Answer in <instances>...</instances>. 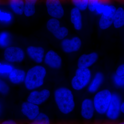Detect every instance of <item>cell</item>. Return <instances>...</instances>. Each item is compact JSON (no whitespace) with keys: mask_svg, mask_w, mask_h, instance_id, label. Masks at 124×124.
<instances>
[{"mask_svg":"<svg viewBox=\"0 0 124 124\" xmlns=\"http://www.w3.org/2000/svg\"><path fill=\"white\" fill-rule=\"evenodd\" d=\"M14 68L11 63L0 62V76L8 77Z\"/></svg>","mask_w":124,"mask_h":124,"instance_id":"obj_22","label":"cell"},{"mask_svg":"<svg viewBox=\"0 0 124 124\" xmlns=\"http://www.w3.org/2000/svg\"><path fill=\"white\" fill-rule=\"evenodd\" d=\"M104 80V75L101 72H98L95 73L88 86L89 92L91 93L97 92L103 83Z\"/></svg>","mask_w":124,"mask_h":124,"instance_id":"obj_17","label":"cell"},{"mask_svg":"<svg viewBox=\"0 0 124 124\" xmlns=\"http://www.w3.org/2000/svg\"><path fill=\"white\" fill-rule=\"evenodd\" d=\"M12 38L10 33L7 31L0 32V47L5 49L10 46Z\"/></svg>","mask_w":124,"mask_h":124,"instance_id":"obj_21","label":"cell"},{"mask_svg":"<svg viewBox=\"0 0 124 124\" xmlns=\"http://www.w3.org/2000/svg\"><path fill=\"white\" fill-rule=\"evenodd\" d=\"M33 121L34 124H50L48 116L44 113H40Z\"/></svg>","mask_w":124,"mask_h":124,"instance_id":"obj_26","label":"cell"},{"mask_svg":"<svg viewBox=\"0 0 124 124\" xmlns=\"http://www.w3.org/2000/svg\"><path fill=\"white\" fill-rule=\"evenodd\" d=\"M26 72L23 69L14 68L8 77L9 81L14 85H19L24 83Z\"/></svg>","mask_w":124,"mask_h":124,"instance_id":"obj_16","label":"cell"},{"mask_svg":"<svg viewBox=\"0 0 124 124\" xmlns=\"http://www.w3.org/2000/svg\"><path fill=\"white\" fill-rule=\"evenodd\" d=\"M46 27L48 31L53 34L61 27L60 21L58 19L51 18L46 23Z\"/></svg>","mask_w":124,"mask_h":124,"instance_id":"obj_23","label":"cell"},{"mask_svg":"<svg viewBox=\"0 0 124 124\" xmlns=\"http://www.w3.org/2000/svg\"><path fill=\"white\" fill-rule=\"evenodd\" d=\"M116 9L114 6L109 5H106L99 22V25L100 29L103 30H106L112 25L113 17Z\"/></svg>","mask_w":124,"mask_h":124,"instance_id":"obj_6","label":"cell"},{"mask_svg":"<svg viewBox=\"0 0 124 124\" xmlns=\"http://www.w3.org/2000/svg\"><path fill=\"white\" fill-rule=\"evenodd\" d=\"M116 74L118 76H124V63L117 67L116 71Z\"/></svg>","mask_w":124,"mask_h":124,"instance_id":"obj_33","label":"cell"},{"mask_svg":"<svg viewBox=\"0 0 124 124\" xmlns=\"http://www.w3.org/2000/svg\"><path fill=\"white\" fill-rule=\"evenodd\" d=\"M69 34V30L65 27H60L53 35L56 39L63 40L66 38Z\"/></svg>","mask_w":124,"mask_h":124,"instance_id":"obj_25","label":"cell"},{"mask_svg":"<svg viewBox=\"0 0 124 124\" xmlns=\"http://www.w3.org/2000/svg\"><path fill=\"white\" fill-rule=\"evenodd\" d=\"M95 111L93 100L86 98L82 101L81 106V115L84 119H91L93 116Z\"/></svg>","mask_w":124,"mask_h":124,"instance_id":"obj_15","label":"cell"},{"mask_svg":"<svg viewBox=\"0 0 124 124\" xmlns=\"http://www.w3.org/2000/svg\"><path fill=\"white\" fill-rule=\"evenodd\" d=\"M1 124H17L14 121L12 120H7L2 122Z\"/></svg>","mask_w":124,"mask_h":124,"instance_id":"obj_34","label":"cell"},{"mask_svg":"<svg viewBox=\"0 0 124 124\" xmlns=\"http://www.w3.org/2000/svg\"><path fill=\"white\" fill-rule=\"evenodd\" d=\"M44 48L40 46H30L27 48V54L36 63H41L44 61L45 54Z\"/></svg>","mask_w":124,"mask_h":124,"instance_id":"obj_14","label":"cell"},{"mask_svg":"<svg viewBox=\"0 0 124 124\" xmlns=\"http://www.w3.org/2000/svg\"><path fill=\"white\" fill-rule=\"evenodd\" d=\"M44 61L45 64L51 69H59L62 66V58L54 50H49L45 54Z\"/></svg>","mask_w":124,"mask_h":124,"instance_id":"obj_11","label":"cell"},{"mask_svg":"<svg viewBox=\"0 0 124 124\" xmlns=\"http://www.w3.org/2000/svg\"><path fill=\"white\" fill-rule=\"evenodd\" d=\"M113 26L116 28H119L124 26V10L119 7L116 9L113 19Z\"/></svg>","mask_w":124,"mask_h":124,"instance_id":"obj_19","label":"cell"},{"mask_svg":"<svg viewBox=\"0 0 124 124\" xmlns=\"http://www.w3.org/2000/svg\"><path fill=\"white\" fill-rule=\"evenodd\" d=\"M100 0H88V8L91 12L95 11V8Z\"/></svg>","mask_w":124,"mask_h":124,"instance_id":"obj_31","label":"cell"},{"mask_svg":"<svg viewBox=\"0 0 124 124\" xmlns=\"http://www.w3.org/2000/svg\"><path fill=\"white\" fill-rule=\"evenodd\" d=\"M114 84L118 87L124 86V76H118L116 74L113 77Z\"/></svg>","mask_w":124,"mask_h":124,"instance_id":"obj_30","label":"cell"},{"mask_svg":"<svg viewBox=\"0 0 124 124\" xmlns=\"http://www.w3.org/2000/svg\"><path fill=\"white\" fill-rule=\"evenodd\" d=\"M36 12L35 5L24 3L23 13L26 17H29L34 15Z\"/></svg>","mask_w":124,"mask_h":124,"instance_id":"obj_27","label":"cell"},{"mask_svg":"<svg viewBox=\"0 0 124 124\" xmlns=\"http://www.w3.org/2000/svg\"><path fill=\"white\" fill-rule=\"evenodd\" d=\"M13 19V15L8 11L0 9V23L2 24H8L11 23Z\"/></svg>","mask_w":124,"mask_h":124,"instance_id":"obj_24","label":"cell"},{"mask_svg":"<svg viewBox=\"0 0 124 124\" xmlns=\"http://www.w3.org/2000/svg\"><path fill=\"white\" fill-rule=\"evenodd\" d=\"M70 20L76 30L79 31L82 28V16L81 10L75 7L72 9L70 12Z\"/></svg>","mask_w":124,"mask_h":124,"instance_id":"obj_18","label":"cell"},{"mask_svg":"<svg viewBox=\"0 0 124 124\" xmlns=\"http://www.w3.org/2000/svg\"><path fill=\"white\" fill-rule=\"evenodd\" d=\"M4 58L10 63H20L25 58V53L22 49L16 46H9L5 49Z\"/></svg>","mask_w":124,"mask_h":124,"instance_id":"obj_5","label":"cell"},{"mask_svg":"<svg viewBox=\"0 0 124 124\" xmlns=\"http://www.w3.org/2000/svg\"><path fill=\"white\" fill-rule=\"evenodd\" d=\"M92 78V72L89 68H78L71 80V86L76 91H80L88 86Z\"/></svg>","mask_w":124,"mask_h":124,"instance_id":"obj_3","label":"cell"},{"mask_svg":"<svg viewBox=\"0 0 124 124\" xmlns=\"http://www.w3.org/2000/svg\"><path fill=\"white\" fill-rule=\"evenodd\" d=\"M121 98L116 93H112L110 103L106 114L108 119L112 120H116L119 116L122 104Z\"/></svg>","mask_w":124,"mask_h":124,"instance_id":"obj_7","label":"cell"},{"mask_svg":"<svg viewBox=\"0 0 124 124\" xmlns=\"http://www.w3.org/2000/svg\"><path fill=\"white\" fill-rule=\"evenodd\" d=\"M75 7L81 11H84L88 8V0H72Z\"/></svg>","mask_w":124,"mask_h":124,"instance_id":"obj_28","label":"cell"},{"mask_svg":"<svg viewBox=\"0 0 124 124\" xmlns=\"http://www.w3.org/2000/svg\"><path fill=\"white\" fill-rule=\"evenodd\" d=\"M82 45V41L78 37L71 39L65 38L62 40L61 47L64 53L70 54L79 51Z\"/></svg>","mask_w":124,"mask_h":124,"instance_id":"obj_10","label":"cell"},{"mask_svg":"<svg viewBox=\"0 0 124 124\" xmlns=\"http://www.w3.org/2000/svg\"><path fill=\"white\" fill-rule=\"evenodd\" d=\"M0 108H1V107H0Z\"/></svg>","mask_w":124,"mask_h":124,"instance_id":"obj_38","label":"cell"},{"mask_svg":"<svg viewBox=\"0 0 124 124\" xmlns=\"http://www.w3.org/2000/svg\"><path fill=\"white\" fill-rule=\"evenodd\" d=\"M9 4L14 13L19 15L23 13L24 3L23 0H9Z\"/></svg>","mask_w":124,"mask_h":124,"instance_id":"obj_20","label":"cell"},{"mask_svg":"<svg viewBox=\"0 0 124 124\" xmlns=\"http://www.w3.org/2000/svg\"><path fill=\"white\" fill-rule=\"evenodd\" d=\"M124 124V122H120V123H117V124Z\"/></svg>","mask_w":124,"mask_h":124,"instance_id":"obj_37","label":"cell"},{"mask_svg":"<svg viewBox=\"0 0 124 124\" xmlns=\"http://www.w3.org/2000/svg\"><path fill=\"white\" fill-rule=\"evenodd\" d=\"M121 112L124 114V101L122 102L121 107Z\"/></svg>","mask_w":124,"mask_h":124,"instance_id":"obj_36","label":"cell"},{"mask_svg":"<svg viewBox=\"0 0 124 124\" xmlns=\"http://www.w3.org/2000/svg\"><path fill=\"white\" fill-rule=\"evenodd\" d=\"M54 101L61 113L68 115L73 111L75 107V98L72 91L66 87H60L54 93Z\"/></svg>","mask_w":124,"mask_h":124,"instance_id":"obj_1","label":"cell"},{"mask_svg":"<svg viewBox=\"0 0 124 124\" xmlns=\"http://www.w3.org/2000/svg\"><path fill=\"white\" fill-rule=\"evenodd\" d=\"M9 91V87L7 83L0 76V93L6 94Z\"/></svg>","mask_w":124,"mask_h":124,"instance_id":"obj_29","label":"cell"},{"mask_svg":"<svg viewBox=\"0 0 124 124\" xmlns=\"http://www.w3.org/2000/svg\"><path fill=\"white\" fill-rule=\"evenodd\" d=\"M47 12L52 18L59 19L64 15V10L60 0H46Z\"/></svg>","mask_w":124,"mask_h":124,"instance_id":"obj_9","label":"cell"},{"mask_svg":"<svg viewBox=\"0 0 124 124\" xmlns=\"http://www.w3.org/2000/svg\"><path fill=\"white\" fill-rule=\"evenodd\" d=\"M21 111L24 116L31 120H33L40 113L39 106L28 101L22 104Z\"/></svg>","mask_w":124,"mask_h":124,"instance_id":"obj_12","label":"cell"},{"mask_svg":"<svg viewBox=\"0 0 124 124\" xmlns=\"http://www.w3.org/2000/svg\"><path fill=\"white\" fill-rule=\"evenodd\" d=\"M46 73L45 68L41 65L31 68L26 73L24 82L25 88L31 91L40 88L44 84Z\"/></svg>","mask_w":124,"mask_h":124,"instance_id":"obj_2","label":"cell"},{"mask_svg":"<svg viewBox=\"0 0 124 124\" xmlns=\"http://www.w3.org/2000/svg\"></svg>","mask_w":124,"mask_h":124,"instance_id":"obj_39","label":"cell"},{"mask_svg":"<svg viewBox=\"0 0 124 124\" xmlns=\"http://www.w3.org/2000/svg\"><path fill=\"white\" fill-rule=\"evenodd\" d=\"M50 91L48 89L31 91L27 98V101L39 106L45 102L49 98Z\"/></svg>","mask_w":124,"mask_h":124,"instance_id":"obj_8","label":"cell"},{"mask_svg":"<svg viewBox=\"0 0 124 124\" xmlns=\"http://www.w3.org/2000/svg\"><path fill=\"white\" fill-rule=\"evenodd\" d=\"M106 4L99 2L98 5H97L95 8V11L96 13L98 15H101L104 11V8L106 6Z\"/></svg>","mask_w":124,"mask_h":124,"instance_id":"obj_32","label":"cell"},{"mask_svg":"<svg viewBox=\"0 0 124 124\" xmlns=\"http://www.w3.org/2000/svg\"><path fill=\"white\" fill-rule=\"evenodd\" d=\"M98 57V54L95 52L82 54L78 60V68H89L97 61Z\"/></svg>","mask_w":124,"mask_h":124,"instance_id":"obj_13","label":"cell"},{"mask_svg":"<svg viewBox=\"0 0 124 124\" xmlns=\"http://www.w3.org/2000/svg\"><path fill=\"white\" fill-rule=\"evenodd\" d=\"M37 0H25V3L35 5Z\"/></svg>","mask_w":124,"mask_h":124,"instance_id":"obj_35","label":"cell"},{"mask_svg":"<svg viewBox=\"0 0 124 124\" xmlns=\"http://www.w3.org/2000/svg\"><path fill=\"white\" fill-rule=\"evenodd\" d=\"M112 93L108 89L95 93L93 100L95 111L100 115L106 114L110 103Z\"/></svg>","mask_w":124,"mask_h":124,"instance_id":"obj_4","label":"cell"}]
</instances>
